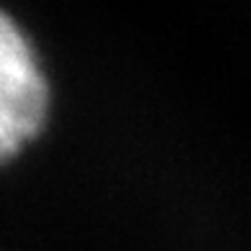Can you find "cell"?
Listing matches in <instances>:
<instances>
[{"instance_id":"cell-1","label":"cell","mask_w":251,"mask_h":251,"mask_svg":"<svg viewBox=\"0 0 251 251\" xmlns=\"http://www.w3.org/2000/svg\"><path fill=\"white\" fill-rule=\"evenodd\" d=\"M47 113V85L33 51L10 18L0 33V141L10 156L39 131Z\"/></svg>"}]
</instances>
